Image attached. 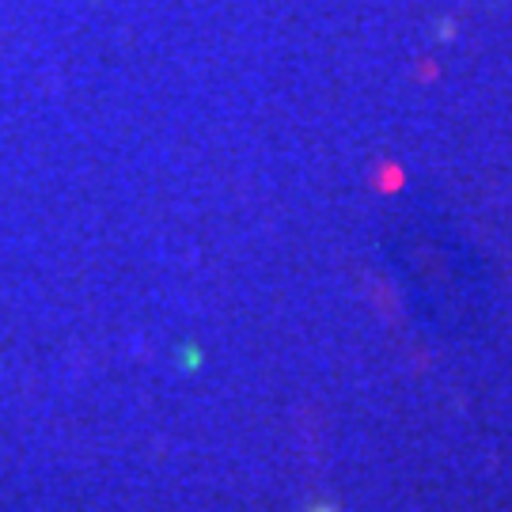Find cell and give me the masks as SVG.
<instances>
[{
  "mask_svg": "<svg viewBox=\"0 0 512 512\" xmlns=\"http://www.w3.org/2000/svg\"><path fill=\"white\" fill-rule=\"evenodd\" d=\"M315 512H330V509H315Z\"/></svg>",
  "mask_w": 512,
  "mask_h": 512,
  "instance_id": "1",
  "label": "cell"
}]
</instances>
